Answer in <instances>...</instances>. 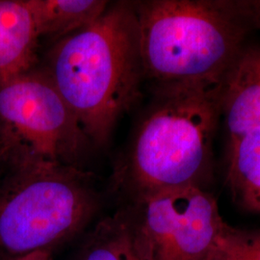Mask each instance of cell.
<instances>
[{"mask_svg":"<svg viewBox=\"0 0 260 260\" xmlns=\"http://www.w3.org/2000/svg\"><path fill=\"white\" fill-rule=\"evenodd\" d=\"M39 37L59 41L101 18L110 4L103 0H28Z\"/></svg>","mask_w":260,"mask_h":260,"instance_id":"cell-11","label":"cell"},{"mask_svg":"<svg viewBox=\"0 0 260 260\" xmlns=\"http://www.w3.org/2000/svg\"><path fill=\"white\" fill-rule=\"evenodd\" d=\"M39 37L28 0H0V82L37 68Z\"/></svg>","mask_w":260,"mask_h":260,"instance_id":"cell-8","label":"cell"},{"mask_svg":"<svg viewBox=\"0 0 260 260\" xmlns=\"http://www.w3.org/2000/svg\"><path fill=\"white\" fill-rule=\"evenodd\" d=\"M90 141L43 69L0 82V167H81Z\"/></svg>","mask_w":260,"mask_h":260,"instance_id":"cell-5","label":"cell"},{"mask_svg":"<svg viewBox=\"0 0 260 260\" xmlns=\"http://www.w3.org/2000/svg\"><path fill=\"white\" fill-rule=\"evenodd\" d=\"M223 88L224 81L154 90V102L113 173V189L123 204L166 189L205 187Z\"/></svg>","mask_w":260,"mask_h":260,"instance_id":"cell-3","label":"cell"},{"mask_svg":"<svg viewBox=\"0 0 260 260\" xmlns=\"http://www.w3.org/2000/svg\"><path fill=\"white\" fill-rule=\"evenodd\" d=\"M17 260H53V258H52V252L37 251V252L27 254L25 256H22Z\"/></svg>","mask_w":260,"mask_h":260,"instance_id":"cell-13","label":"cell"},{"mask_svg":"<svg viewBox=\"0 0 260 260\" xmlns=\"http://www.w3.org/2000/svg\"><path fill=\"white\" fill-rule=\"evenodd\" d=\"M211 260H260V231L226 224L217 240Z\"/></svg>","mask_w":260,"mask_h":260,"instance_id":"cell-12","label":"cell"},{"mask_svg":"<svg viewBox=\"0 0 260 260\" xmlns=\"http://www.w3.org/2000/svg\"><path fill=\"white\" fill-rule=\"evenodd\" d=\"M43 71L90 143L103 145L145 80L134 4L109 5L93 23L57 41Z\"/></svg>","mask_w":260,"mask_h":260,"instance_id":"cell-2","label":"cell"},{"mask_svg":"<svg viewBox=\"0 0 260 260\" xmlns=\"http://www.w3.org/2000/svg\"><path fill=\"white\" fill-rule=\"evenodd\" d=\"M72 260H144L121 207L84 233Z\"/></svg>","mask_w":260,"mask_h":260,"instance_id":"cell-9","label":"cell"},{"mask_svg":"<svg viewBox=\"0 0 260 260\" xmlns=\"http://www.w3.org/2000/svg\"><path fill=\"white\" fill-rule=\"evenodd\" d=\"M228 181L239 205L260 213V127L230 141Z\"/></svg>","mask_w":260,"mask_h":260,"instance_id":"cell-10","label":"cell"},{"mask_svg":"<svg viewBox=\"0 0 260 260\" xmlns=\"http://www.w3.org/2000/svg\"><path fill=\"white\" fill-rule=\"evenodd\" d=\"M102 203L95 177L83 168L2 170L0 260L52 252L82 236Z\"/></svg>","mask_w":260,"mask_h":260,"instance_id":"cell-4","label":"cell"},{"mask_svg":"<svg viewBox=\"0 0 260 260\" xmlns=\"http://www.w3.org/2000/svg\"><path fill=\"white\" fill-rule=\"evenodd\" d=\"M120 207L144 260H211L228 224L213 196L201 186L158 191Z\"/></svg>","mask_w":260,"mask_h":260,"instance_id":"cell-6","label":"cell"},{"mask_svg":"<svg viewBox=\"0 0 260 260\" xmlns=\"http://www.w3.org/2000/svg\"><path fill=\"white\" fill-rule=\"evenodd\" d=\"M222 115L230 141L260 127V45L247 47L226 76Z\"/></svg>","mask_w":260,"mask_h":260,"instance_id":"cell-7","label":"cell"},{"mask_svg":"<svg viewBox=\"0 0 260 260\" xmlns=\"http://www.w3.org/2000/svg\"><path fill=\"white\" fill-rule=\"evenodd\" d=\"M134 8L153 89L222 83L260 29V1L152 0Z\"/></svg>","mask_w":260,"mask_h":260,"instance_id":"cell-1","label":"cell"},{"mask_svg":"<svg viewBox=\"0 0 260 260\" xmlns=\"http://www.w3.org/2000/svg\"><path fill=\"white\" fill-rule=\"evenodd\" d=\"M1 172H2V169H1V167H0V174H1Z\"/></svg>","mask_w":260,"mask_h":260,"instance_id":"cell-14","label":"cell"}]
</instances>
